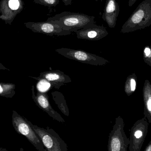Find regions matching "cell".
Returning <instances> with one entry per match:
<instances>
[{
  "mask_svg": "<svg viewBox=\"0 0 151 151\" xmlns=\"http://www.w3.org/2000/svg\"><path fill=\"white\" fill-rule=\"evenodd\" d=\"M95 17L83 13L64 11L48 18L47 21L58 25L64 30L72 32L95 23Z\"/></svg>",
  "mask_w": 151,
  "mask_h": 151,
  "instance_id": "1",
  "label": "cell"
},
{
  "mask_svg": "<svg viewBox=\"0 0 151 151\" xmlns=\"http://www.w3.org/2000/svg\"><path fill=\"white\" fill-rule=\"evenodd\" d=\"M151 25V0H144L122 25L121 33H131L144 29Z\"/></svg>",
  "mask_w": 151,
  "mask_h": 151,
  "instance_id": "2",
  "label": "cell"
},
{
  "mask_svg": "<svg viewBox=\"0 0 151 151\" xmlns=\"http://www.w3.org/2000/svg\"><path fill=\"white\" fill-rule=\"evenodd\" d=\"M25 118L42 142L46 151H68L66 143L54 129L49 127L46 129L40 127Z\"/></svg>",
  "mask_w": 151,
  "mask_h": 151,
  "instance_id": "3",
  "label": "cell"
},
{
  "mask_svg": "<svg viewBox=\"0 0 151 151\" xmlns=\"http://www.w3.org/2000/svg\"><path fill=\"white\" fill-rule=\"evenodd\" d=\"M125 123L121 116L116 118L112 130L109 136L107 150L109 151H127L129 138L124 131Z\"/></svg>",
  "mask_w": 151,
  "mask_h": 151,
  "instance_id": "4",
  "label": "cell"
},
{
  "mask_svg": "<svg viewBox=\"0 0 151 151\" xmlns=\"http://www.w3.org/2000/svg\"><path fill=\"white\" fill-rule=\"evenodd\" d=\"M12 124L16 132L27 138L28 141L39 151H46L42 142L24 117L13 111Z\"/></svg>",
  "mask_w": 151,
  "mask_h": 151,
  "instance_id": "5",
  "label": "cell"
},
{
  "mask_svg": "<svg viewBox=\"0 0 151 151\" xmlns=\"http://www.w3.org/2000/svg\"><path fill=\"white\" fill-rule=\"evenodd\" d=\"M55 51L69 59L95 66H102L110 63L107 59L102 57L81 50L62 48L57 49Z\"/></svg>",
  "mask_w": 151,
  "mask_h": 151,
  "instance_id": "6",
  "label": "cell"
},
{
  "mask_svg": "<svg viewBox=\"0 0 151 151\" xmlns=\"http://www.w3.org/2000/svg\"><path fill=\"white\" fill-rule=\"evenodd\" d=\"M149 123L145 118L136 121L130 129L129 151H140L148 133Z\"/></svg>",
  "mask_w": 151,
  "mask_h": 151,
  "instance_id": "7",
  "label": "cell"
},
{
  "mask_svg": "<svg viewBox=\"0 0 151 151\" xmlns=\"http://www.w3.org/2000/svg\"><path fill=\"white\" fill-rule=\"evenodd\" d=\"M27 27L35 33H40L51 36H65L71 34L70 31L64 30L58 25L48 21L30 22L26 23Z\"/></svg>",
  "mask_w": 151,
  "mask_h": 151,
  "instance_id": "8",
  "label": "cell"
},
{
  "mask_svg": "<svg viewBox=\"0 0 151 151\" xmlns=\"http://www.w3.org/2000/svg\"><path fill=\"white\" fill-rule=\"evenodd\" d=\"M32 98L33 99L36 105L42 110L43 111L47 113L50 117L54 120L57 121L61 123H64L65 120L57 112L53 109L49 100V96L46 93L37 91L35 95V87L32 86Z\"/></svg>",
  "mask_w": 151,
  "mask_h": 151,
  "instance_id": "9",
  "label": "cell"
},
{
  "mask_svg": "<svg viewBox=\"0 0 151 151\" xmlns=\"http://www.w3.org/2000/svg\"><path fill=\"white\" fill-rule=\"evenodd\" d=\"M30 77L38 81L42 79H46L50 83L52 87L58 89L61 86L72 82L70 76L59 70H51L40 73V76L38 77Z\"/></svg>",
  "mask_w": 151,
  "mask_h": 151,
  "instance_id": "10",
  "label": "cell"
},
{
  "mask_svg": "<svg viewBox=\"0 0 151 151\" xmlns=\"http://www.w3.org/2000/svg\"><path fill=\"white\" fill-rule=\"evenodd\" d=\"M75 33L78 39L93 41L99 40L108 35L104 27L95 23L77 30Z\"/></svg>",
  "mask_w": 151,
  "mask_h": 151,
  "instance_id": "11",
  "label": "cell"
},
{
  "mask_svg": "<svg viewBox=\"0 0 151 151\" xmlns=\"http://www.w3.org/2000/svg\"><path fill=\"white\" fill-rule=\"evenodd\" d=\"M119 12V6L116 0H106L102 18L110 28L115 27Z\"/></svg>",
  "mask_w": 151,
  "mask_h": 151,
  "instance_id": "12",
  "label": "cell"
},
{
  "mask_svg": "<svg viewBox=\"0 0 151 151\" xmlns=\"http://www.w3.org/2000/svg\"><path fill=\"white\" fill-rule=\"evenodd\" d=\"M143 98L144 103V114L149 124L151 123V84L150 81H145L142 90Z\"/></svg>",
  "mask_w": 151,
  "mask_h": 151,
  "instance_id": "13",
  "label": "cell"
},
{
  "mask_svg": "<svg viewBox=\"0 0 151 151\" xmlns=\"http://www.w3.org/2000/svg\"><path fill=\"white\" fill-rule=\"evenodd\" d=\"M53 100L57 105L59 109L65 115L69 116V108L66 104V101L63 94L58 91H54L51 93Z\"/></svg>",
  "mask_w": 151,
  "mask_h": 151,
  "instance_id": "14",
  "label": "cell"
},
{
  "mask_svg": "<svg viewBox=\"0 0 151 151\" xmlns=\"http://www.w3.org/2000/svg\"><path fill=\"white\" fill-rule=\"evenodd\" d=\"M137 85V77L135 73L129 75L127 78L124 86V91L126 95L130 96L133 95L136 89Z\"/></svg>",
  "mask_w": 151,
  "mask_h": 151,
  "instance_id": "15",
  "label": "cell"
},
{
  "mask_svg": "<svg viewBox=\"0 0 151 151\" xmlns=\"http://www.w3.org/2000/svg\"><path fill=\"white\" fill-rule=\"evenodd\" d=\"M15 84L0 83V96L7 98H12L15 95Z\"/></svg>",
  "mask_w": 151,
  "mask_h": 151,
  "instance_id": "16",
  "label": "cell"
},
{
  "mask_svg": "<svg viewBox=\"0 0 151 151\" xmlns=\"http://www.w3.org/2000/svg\"><path fill=\"white\" fill-rule=\"evenodd\" d=\"M36 87L38 91L43 93H46L47 91H48L50 87H52L50 83L44 79L40 80L36 85Z\"/></svg>",
  "mask_w": 151,
  "mask_h": 151,
  "instance_id": "17",
  "label": "cell"
},
{
  "mask_svg": "<svg viewBox=\"0 0 151 151\" xmlns=\"http://www.w3.org/2000/svg\"><path fill=\"white\" fill-rule=\"evenodd\" d=\"M35 3L47 7H55L59 4L60 0H34Z\"/></svg>",
  "mask_w": 151,
  "mask_h": 151,
  "instance_id": "18",
  "label": "cell"
},
{
  "mask_svg": "<svg viewBox=\"0 0 151 151\" xmlns=\"http://www.w3.org/2000/svg\"><path fill=\"white\" fill-rule=\"evenodd\" d=\"M143 59L145 62L150 66L151 62V48L150 46H146L143 50Z\"/></svg>",
  "mask_w": 151,
  "mask_h": 151,
  "instance_id": "19",
  "label": "cell"
},
{
  "mask_svg": "<svg viewBox=\"0 0 151 151\" xmlns=\"http://www.w3.org/2000/svg\"><path fill=\"white\" fill-rule=\"evenodd\" d=\"M9 6L12 10H16L20 6V3L18 0H10L9 2Z\"/></svg>",
  "mask_w": 151,
  "mask_h": 151,
  "instance_id": "20",
  "label": "cell"
},
{
  "mask_svg": "<svg viewBox=\"0 0 151 151\" xmlns=\"http://www.w3.org/2000/svg\"><path fill=\"white\" fill-rule=\"evenodd\" d=\"M62 1L64 3L65 5L66 6L71 5L72 3V0H62Z\"/></svg>",
  "mask_w": 151,
  "mask_h": 151,
  "instance_id": "21",
  "label": "cell"
},
{
  "mask_svg": "<svg viewBox=\"0 0 151 151\" xmlns=\"http://www.w3.org/2000/svg\"><path fill=\"white\" fill-rule=\"evenodd\" d=\"M144 151H151V140L145 147Z\"/></svg>",
  "mask_w": 151,
  "mask_h": 151,
  "instance_id": "22",
  "label": "cell"
},
{
  "mask_svg": "<svg viewBox=\"0 0 151 151\" xmlns=\"http://www.w3.org/2000/svg\"><path fill=\"white\" fill-rule=\"evenodd\" d=\"M137 0H129V6L132 7Z\"/></svg>",
  "mask_w": 151,
  "mask_h": 151,
  "instance_id": "23",
  "label": "cell"
},
{
  "mask_svg": "<svg viewBox=\"0 0 151 151\" xmlns=\"http://www.w3.org/2000/svg\"><path fill=\"white\" fill-rule=\"evenodd\" d=\"M0 69H1V70H6L7 69L0 63Z\"/></svg>",
  "mask_w": 151,
  "mask_h": 151,
  "instance_id": "24",
  "label": "cell"
},
{
  "mask_svg": "<svg viewBox=\"0 0 151 151\" xmlns=\"http://www.w3.org/2000/svg\"><path fill=\"white\" fill-rule=\"evenodd\" d=\"M150 47H151V46H150ZM150 66H151V62L150 65Z\"/></svg>",
  "mask_w": 151,
  "mask_h": 151,
  "instance_id": "25",
  "label": "cell"
},
{
  "mask_svg": "<svg viewBox=\"0 0 151 151\" xmlns=\"http://www.w3.org/2000/svg\"><path fill=\"white\" fill-rule=\"evenodd\" d=\"M95 1H99V0H95Z\"/></svg>",
  "mask_w": 151,
  "mask_h": 151,
  "instance_id": "26",
  "label": "cell"
}]
</instances>
